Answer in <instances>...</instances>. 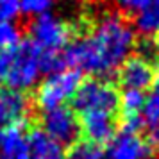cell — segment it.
<instances>
[{
  "mask_svg": "<svg viewBox=\"0 0 159 159\" xmlns=\"http://www.w3.org/2000/svg\"><path fill=\"white\" fill-rule=\"evenodd\" d=\"M154 79H156V70L148 56L129 57L120 68V82L123 89L145 91L147 88H152Z\"/></svg>",
  "mask_w": 159,
  "mask_h": 159,
  "instance_id": "8",
  "label": "cell"
},
{
  "mask_svg": "<svg viewBox=\"0 0 159 159\" xmlns=\"http://www.w3.org/2000/svg\"><path fill=\"white\" fill-rule=\"evenodd\" d=\"M57 0H20V13L32 18L50 15Z\"/></svg>",
  "mask_w": 159,
  "mask_h": 159,
  "instance_id": "16",
  "label": "cell"
},
{
  "mask_svg": "<svg viewBox=\"0 0 159 159\" xmlns=\"http://www.w3.org/2000/svg\"><path fill=\"white\" fill-rule=\"evenodd\" d=\"M154 147L139 132L122 129L107 145V159H150Z\"/></svg>",
  "mask_w": 159,
  "mask_h": 159,
  "instance_id": "7",
  "label": "cell"
},
{
  "mask_svg": "<svg viewBox=\"0 0 159 159\" xmlns=\"http://www.w3.org/2000/svg\"><path fill=\"white\" fill-rule=\"evenodd\" d=\"M20 15V0H0V23L15 22Z\"/></svg>",
  "mask_w": 159,
  "mask_h": 159,
  "instance_id": "18",
  "label": "cell"
},
{
  "mask_svg": "<svg viewBox=\"0 0 159 159\" xmlns=\"http://www.w3.org/2000/svg\"><path fill=\"white\" fill-rule=\"evenodd\" d=\"M0 159H29L22 127H0Z\"/></svg>",
  "mask_w": 159,
  "mask_h": 159,
  "instance_id": "12",
  "label": "cell"
},
{
  "mask_svg": "<svg viewBox=\"0 0 159 159\" xmlns=\"http://www.w3.org/2000/svg\"><path fill=\"white\" fill-rule=\"evenodd\" d=\"M30 43L41 54H61L72 39V27L56 15L34 18L30 23Z\"/></svg>",
  "mask_w": 159,
  "mask_h": 159,
  "instance_id": "4",
  "label": "cell"
},
{
  "mask_svg": "<svg viewBox=\"0 0 159 159\" xmlns=\"http://www.w3.org/2000/svg\"><path fill=\"white\" fill-rule=\"evenodd\" d=\"M11 68L6 88L16 91H27L36 86L41 77V52L38 50L30 41H20L11 50Z\"/></svg>",
  "mask_w": 159,
  "mask_h": 159,
  "instance_id": "3",
  "label": "cell"
},
{
  "mask_svg": "<svg viewBox=\"0 0 159 159\" xmlns=\"http://www.w3.org/2000/svg\"><path fill=\"white\" fill-rule=\"evenodd\" d=\"M80 130H84L88 141L106 143L116 134V115H86L80 116Z\"/></svg>",
  "mask_w": 159,
  "mask_h": 159,
  "instance_id": "10",
  "label": "cell"
},
{
  "mask_svg": "<svg viewBox=\"0 0 159 159\" xmlns=\"http://www.w3.org/2000/svg\"><path fill=\"white\" fill-rule=\"evenodd\" d=\"M22 41V32L15 25V22L0 23V52L15 48Z\"/></svg>",
  "mask_w": 159,
  "mask_h": 159,
  "instance_id": "17",
  "label": "cell"
},
{
  "mask_svg": "<svg viewBox=\"0 0 159 159\" xmlns=\"http://www.w3.org/2000/svg\"><path fill=\"white\" fill-rule=\"evenodd\" d=\"M29 159H66L65 147L54 141L41 129H34L27 136Z\"/></svg>",
  "mask_w": 159,
  "mask_h": 159,
  "instance_id": "11",
  "label": "cell"
},
{
  "mask_svg": "<svg viewBox=\"0 0 159 159\" xmlns=\"http://www.w3.org/2000/svg\"><path fill=\"white\" fill-rule=\"evenodd\" d=\"M11 50L0 52V88H6V84H7L9 68H11V57H13Z\"/></svg>",
  "mask_w": 159,
  "mask_h": 159,
  "instance_id": "20",
  "label": "cell"
},
{
  "mask_svg": "<svg viewBox=\"0 0 159 159\" xmlns=\"http://www.w3.org/2000/svg\"><path fill=\"white\" fill-rule=\"evenodd\" d=\"M30 111L27 95L11 88H0V127H22Z\"/></svg>",
  "mask_w": 159,
  "mask_h": 159,
  "instance_id": "9",
  "label": "cell"
},
{
  "mask_svg": "<svg viewBox=\"0 0 159 159\" xmlns=\"http://www.w3.org/2000/svg\"><path fill=\"white\" fill-rule=\"evenodd\" d=\"M154 48H156V56H159V34H157V39H156V45H154Z\"/></svg>",
  "mask_w": 159,
  "mask_h": 159,
  "instance_id": "21",
  "label": "cell"
},
{
  "mask_svg": "<svg viewBox=\"0 0 159 159\" xmlns=\"http://www.w3.org/2000/svg\"><path fill=\"white\" fill-rule=\"evenodd\" d=\"M41 130L57 141L59 145H73L79 138L80 122L77 113L70 107H56L43 111L41 116Z\"/></svg>",
  "mask_w": 159,
  "mask_h": 159,
  "instance_id": "6",
  "label": "cell"
},
{
  "mask_svg": "<svg viewBox=\"0 0 159 159\" xmlns=\"http://www.w3.org/2000/svg\"><path fill=\"white\" fill-rule=\"evenodd\" d=\"M145 98L147 97L143 91L123 89V93L120 95V109L123 113V118H141Z\"/></svg>",
  "mask_w": 159,
  "mask_h": 159,
  "instance_id": "14",
  "label": "cell"
},
{
  "mask_svg": "<svg viewBox=\"0 0 159 159\" xmlns=\"http://www.w3.org/2000/svg\"><path fill=\"white\" fill-rule=\"evenodd\" d=\"M66 159H104L100 145L91 141H75L72 148L66 152Z\"/></svg>",
  "mask_w": 159,
  "mask_h": 159,
  "instance_id": "15",
  "label": "cell"
},
{
  "mask_svg": "<svg viewBox=\"0 0 159 159\" xmlns=\"http://www.w3.org/2000/svg\"><path fill=\"white\" fill-rule=\"evenodd\" d=\"M73 111L86 115H116L120 109V95L116 88L104 79H89L80 82L73 95Z\"/></svg>",
  "mask_w": 159,
  "mask_h": 159,
  "instance_id": "2",
  "label": "cell"
},
{
  "mask_svg": "<svg viewBox=\"0 0 159 159\" xmlns=\"http://www.w3.org/2000/svg\"><path fill=\"white\" fill-rule=\"evenodd\" d=\"M141 122H143V127L152 136V139L159 141V73L154 79L150 95L145 98V106L143 111H141Z\"/></svg>",
  "mask_w": 159,
  "mask_h": 159,
  "instance_id": "13",
  "label": "cell"
},
{
  "mask_svg": "<svg viewBox=\"0 0 159 159\" xmlns=\"http://www.w3.org/2000/svg\"><path fill=\"white\" fill-rule=\"evenodd\" d=\"M136 38L129 23L118 15L100 16L91 30L66 47V68L79 73L107 75L120 70L134 48Z\"/></svg>",
  "mask_w": 159,
  "mask_h": 159,
  "instance_id": "1",
  "label": "cell"
},
{
  "mask_svg": "<svg viewBox=\"0 0 159 159\" xmlns=\"http://www.w3.org/2000/svg\"><path fill=\"white\" fill-rule=\"evenodd\" d=\"M80 82V73L72 68H65L61 72L50 73L47 79L39 84L36 93L38 106L43 111H50L56 107H65L66 102L72 100L77 93Z\"/></svg>",
  "mask_w": 159,
  "mask_h": 159,
  "instance_id": "5",
  "label": "cell"
},
{
  "mask_svg": "<svg viewBox=\"0 0 159 159\" xmlns=\"http://www.w3.org/2000/svg\"><path fill=\"white\" fill-rule=\"evenodd\" d=\"M152 0H113L116 7L123 11V13H129V15H138L139 11H143Z\"/></svg>",
  "mask_w": 159,
  "mask_h": 159,
  "instance_id": "19",
  "label": "cell"
}]
</instances>
